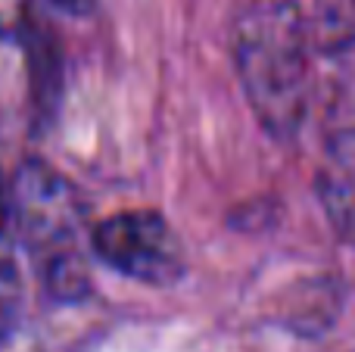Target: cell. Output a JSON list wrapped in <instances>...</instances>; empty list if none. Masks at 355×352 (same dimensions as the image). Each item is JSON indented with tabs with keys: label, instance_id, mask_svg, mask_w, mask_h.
<instances>
[{
	"label": "cell",
	"instance_id": "obj_1",
	"mask_svg": "<svg viewBox=\"0 0 355 352\" xmlns=\"http://www.w3.org/2000/svg\"><path fill=\"white\" fill-rule=\"evenodd\" d=\"M234 69L256 122L275 141H293L312 100V35L296 0H256L240 12Z\"/></svg>",
	"mask_w": 355,
	"mask_h": 352
},
{
	"label": "cell",
	"instance_id": "obj_2",
	"mask_svg": "<svg viewBox=\"0 0 355 352\" xmlns=\"http://www.w3.org/2000/svg\"><path fill=\"white\" fill-rule=\"evenodd\" d=\"M10 225L50 299L78 303L91 293L87 209L66 175L41 159L22 162L10 181Z\"/></svg>",
	"mask_w": 355,
	"mask_h": 352
},
{
	"label": "cell",
	"instance_id": "obj_3",
	"mask_svg": "<svg viewBox=\"0 0 355 352\" xmlns=\"http://www.w3.org/2000/svg\"><path fill=\"white\" fill-rule=\"evenodd\" d=\"M91 253L119 274L150 287H168L184 278V243L156 209H125L91 228Z\"/></svg>",
	"mask_w": 355,
	"mask_h": 352
},
{
	"label": "cell",
	"instance_id": "obj_4",
	"mask_svg": "<svg viewBox=\"0 0 355 352\" xmlns=\"http://www.w3.org/2000/svg\"><path fill=\"white\" fill-rule=\"evenodd\" d=\"M315 191L334 234L355 247V125L327 141L315 175Z\"/></svg>",
	"mask_w": 355,
	"mask_h": 352
},
{
	"label": "cell",
	"instance_id": "obj_5",
	"mask_svg": "<svg viewBox=\"0 0 355 352\" xmlns=\"http://www.w3.org/2000/svg\"><path fill=\"white\" fill-rule=\"evenodd\" d=\"M22 306L25 287L16 243H12L10 231H0V346H6L16 334L19 322H22Z\"/></svg>",
	"mask_w": 355,
	"mask_h": 352
},
{
	"label": "cell",
	"instance_id": "obj_6",
	"mask_svg": "<svg viewBox=\"0 0 355 352\" xmlns=\"http://www.w3.org/2000/svg\"><path fill=\"white\" fill-rule=\"evenodd\" d=\"M28 12L31 0H0V37L16 41L28 28Z\"/></svg>",
	"mask_w": 355,
	"mask_h": 352
},
{
	"label": "cell",
	"instance_id": "obj_7",
	"mask_svg": "<svg viewBox=\"0 0 355 352\" xmlns=\"http://www.w3.org/2000/svg\"><path fill=\"white\" fill-rule=\"evenodd\" d=\"M56 10L69 12V16H87L94 10V0H50Z\"/></svg>",
	"mask_w": 355,
	"mask_h": 352
},
{
	"label": "cell",
	"instance_id": "obj_8",
	"mask_svg": "<svg viewBox=\"0 0 355 352\" xmlns=\"http://www.w3.org/2000/svg\"><path fill=\"white\" fill-rule=\"evenodd\" d=\"M0 231H10V184L0 172Z\"/></svg>",
	"mask_w": 355,
	"mask_h": 352
}]
</instances>
